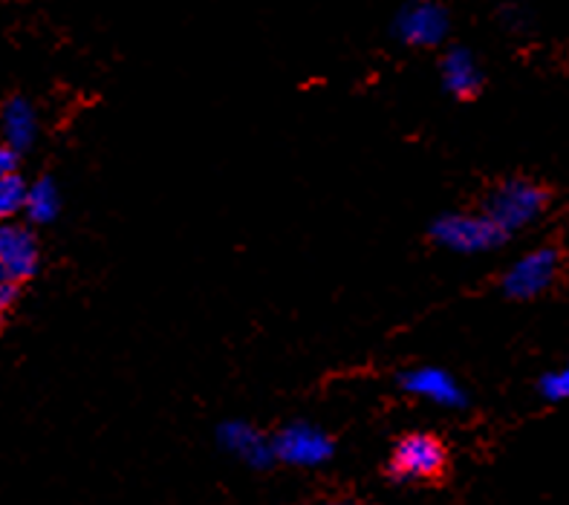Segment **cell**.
<instances>
[{"mask_svg": "<svg viewBox=\"0 0 569 505\" xmlns=\"http://www.w3.org/2000/svg\"><path fill=\"white\" fill-rule=\"evenodd\" d=\"M549 205V191L538 182L529 180H509L489 196V216L500 231H515L532 223L535 216H541Z\"/></svg>", "mask_w": 569, "mask_h": 505, "instance_id": "cell-1", "label": "cell"}, {"mask_svg": "<svg viewBox=\"0 0 569 505\" xmlns=\"http://www.w3.org/2000/svg\"><path fill=\"white\" fill-rule=\"evenodd\" d=\"M446 445L431 433H408L393 447L390 474L397 479H433L446 471Z\"/></svg>", "mask_w": 569, "mask_h": 505, "instance_id": "cell-2", "label": "cell"}, {"mask_svg": "<svg viewBox=\"0 0 569 505\" xmlns=\"http://www.w3.org/2000/svg\"><path fill=\"white\" fill-rule=\"evenodd\" d=\"M506 231L491 223L489 216L448 214L433 223V240L455 252H486L495 245L506 243Z\"/></svg>", "mask_w": 569, "mask_h": 505, "instance_id": "cell-3", "label": "cell"}, {"mask_svg": "<svg viewBox=\"0 0 569 505\" xmlns=\"http://www.w3.org/2000/svg\"><path fill=\"white\" fill-rule=\"evenodd\" d=\"M558 269H561V254L556 249H549V245L527 254V257H520L503 277L506 295L518 297V301L538 297L556 283Z\"/></svg>", "mask_w": 569, "mask_h": 505, "instance_id": "cell-4", "label": "cell"}, {"mask_svg": "<svg viewBox=\"0 0 569 505\" xmlns=\"http://www.w3.org/2000/svg\"><path fill=\"white\" fill-rule=\"evenodd\" d=\"M38 269V243L21 225H0V283L18 286Z\"/></svg>", "mask_w": 569, "mask_h": 505, "instance_id": "cell-5", "label": "cell"}, {"mask_svg": "<svg viewBox=\"0 0 569 505\" xmlns=\"http://www.w3.org/2000/svg\"><path fill=\"white\" fill-rule=\"evenodd\" d=\"M274 454L283 462L292 465H318V462L330 459L332 442L327 433L316 431L310 425H292L281 431V436L274 440Z\"/></svg>", "mask_w": 569, "mask_h": 505, "instance_id": "cell-6", "label": "cell"}, {"mask_svg": "<svg viewBox=\"0 0 569 505\" xmlns=\"http://www.w3.org/2000/svg\"><path fill=\"white\" fill-rule=\"evenodd\" d=\"M448 18L440 7L433 3H417V7L405 9L402 18H399V32L408 43H422V47H431V43L440 41L446 36Z\"/></svg>", "mask_w": 569, "mask_h": 505, "instance_id": "cell-7", "label": "cell"}, {"mask_svg": "<svg viewBox=\"0 0 569 505\" xmlns=\"http://www.w3.org/2000/svg\"><path fill=\"white\" fill-rule=\"evenodd\" d=\"M402 387L417 393V396H426L437 404H446V407H460L466 402V396L460 393V387L455 384V378L442 370H411V373L402 375Z\"/></svg>", "mask_w": 569, "mask_h": 505, "instance_id": "cell-8", "label": "cell"}, {"mask_svg": "<svg viewBox=\"0 0 569 505\" xmlns=\"http://www.w3.org/2000/svg\"><path fill=\"white\" fill-rule=\"evenodd\" d=\"M442 75H446V87L460 99H471L480 90L483 79L477 70L475 58L466 50H451L442 61Z\"/></svg>", "mask_w": 569, "mask_h": 505, "instance_id": "cell-9", "label": "cell"}, {"mask_svg": "<svg viewBox=\"0 0 569 505\" xmlns=\"http://www.w3.org/2000/svg\"><path fill=\"white\" fill-rule=\"evenodd\" d=\"M3 130H7V144L14 153L27 148L36 133V113L23 99H12L3 110Z\"/></svg>", "mask_w": 569, "mask_h": 505, "instance_id": "cell-10", "label": "cell"}, {"mask_svg": "<svg viewBox=\"0 0 569 505\" xmlns=\"http://www.w3.org/2000/svg\"><path fill=\"white\" fill-rule=\"evenodd\" d=\"M58 191L52 185V180H41L32 188H27V202L23 209L32 216V223H50L52 216L58 214Z\"/></svg>", "mask_w": 569, "mask_h": 505, "instance_id": "cell-11", "label": "cell"}, {"mask_svg": "<svg viewBox=\"0 0 569 505\" xmlns=\"http://www.w3.org/2000/svg\"><path fill=\"white\" fill-rule=\"evenodd\" d=\"M23 202H27V182L18 173L0 176V223L23 211Z\"/></svg>", "mask_w": 569, "mask_h": 505, "instance_id": "cell-12", "label": "cell"}, {"mask_svg": "<svg viewBox=\"0 0 569 505\" xmlns=\"http://www.w3.org/2000/svg\"><path fill=\"white\" fill-rule=\"evenodd\" d=\"M541 393L549 398V402H561V398H567V393H569V373H567V370H561V373L543 375Z\"/></svg>", "mask_w": 569, "mask_h": 505, "instance_id": "cell-13", "label": "cell"}, {"mask_svg": "<svg viewBox=\"0 0 569 505\" xmlns=\"http://www.w3.org/2000/svg\"><path fill=\"white\" fill-rule=\"evenodd\" d=\"M18 173V153L9 144H0V176H12Z\"/></svg>", "mask_w": 569, "mask_h": 505, "instance_id": "cell-14", "label": "cell"}, {"mask_svg": "<svg viewBox=\"0 0 569 505\" xmlns=\"http://www.w3.org/2000/svg\"><path fill=\"white\" fill-rule=\"evenodd\" d=\"M336 505H347V503H336Z\"/></svg>", "mask_w": 569, "mask_h": 505, "instance_id": "cell-15", "label": "cell"}]
</instances>
